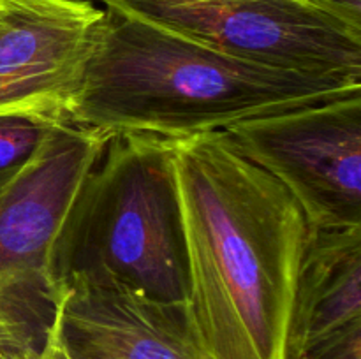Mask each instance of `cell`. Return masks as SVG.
<instances>
[{
  "label": "cell",
  "instance_id": "cell-1",
  "mask_svg": "<svg viewBox=\"0 0 361 359\" xmlns=\"http://www.w3.org/2000/svg\"><path fill=\"white\" fill-rule=\"evenodd\" d=\"M171 141L187 312L210 359H288L310 227L277 178L226 132Z\"/></svg>",
  "mask_w": 361,
  "mask_h": 359
},
{
  "label": "cell",
  "instance_id": "cell-2",
  "mask_svg": "<svg viewBox=\"0 0 361 359\" xmlns=\"http://www.w3.org/2000/svg\"><path fill=\"white\" fill-rule=\"evenodd\" d=\"M69 120L111 134L180 139L361 92V77L235 58L102 7Z\"/></svg>",
  "mask_w": 361,
  "mask_h": 359
},
{
  "label": "cell",
  "instance_id": "cell-3",
  "mask_svg": "<svg viewBox=\"0 0 361 359\" xmlns=\"http://www.w3.org/2000/svg\"><path fill=\"white\" fill-rule=\"evenodd\" d=\"M51 278L109 282L187 305L189 280L171 141L115 134L81 183L62 225Z\"/></svg>",
  "mask_w": 361,
  "mask_h": 359
},
{
  "label": "cell",
  "instance_id": "cell-4",
  "mask_svg": "<svg viewBox=\"0 0 361 359\" xmlns=\"http://www.w3.org/2000/svg\"><path fill=\"white\" fill-rule=\"evenodd\" d=\"M235 58L361 77V35L300 0H90Z\"/></svg>",
  "mask_w": 361,
  "mask_h": 359
},
{
  "label": "cell",
  "instance_id": "cell-5",
  "mask_svg": "<svg viewBox=\"0 0 361 359\" xmlns=\"http://www.w3.org/2000/svg\"><path fill=\"white\" fill-rule=\"evenodd\" d=\"M222 132L289 190L310 229L361 225V92Z\"/></svg>",
  "mask_w": 361,
  "mask_h": 359
},
{
  "label": "cell",
  "instance_id": "cell-6",
  "mask_svg": "<svg viewBox=\"0 0 361 359\" xmlns=\"http://www.w3.org/2000/svg\"><path fill=\"white\" fill-rule=\"evenodd\" d=\"M109 139L104 130L62 122L23 171L0 189V296H32L55 306L56 239Z\"/></svg>",
  "mask_w": 361,
  "mask_h": 359
},
{
  "label": "cell",
  "instance_id": "cell-7",
  "mask_svg": "<svg viewBox=\"0 0 361 359\" xmlns=\"http://www.w3.org/2000/svg\"><path fill=\"white\" fill-rule=\"evenodd\" d=\"M102 14L90 0H0V116L69 120Z\"/></svg>",
  "mask_w": 361,
  "mask_h": 359
},
{
  "label": "cell",
  "instance_id": "cell-8",
  "mask_svg": "<svg viewBox=\"0 0 361 359\" xmlns=\"http://www.w3.org/2000/svg\"><path fill=\"white\" fill-rule=\"evenodd\" d=\"M53 320L69 359H210L185 305L109 282H66Z\"/></svg>",
  "mask_w": 361,
  "mask_h": 359
},
{
  "label": "cell",
  "instance_id": "cell-9",
  "mask_svg": "<svg viewBox=\"0 0 361 359\" xmlns=\"http://www.w3.org/2000/svg\"><path fill=\"white\" fill-rule=\"evenodd\" d=\"M288 359H361V225L310 229L289 319Z\"/></svg>",
  "mask_w": 361,
  "mask_h": 359
},
{
  "label": "cell",
  "instance_id": "cell-10",
  "mask_svg": "<svg viewBox=\"0 0 361 359\" xmlns=\"http://www.w3.org/2000/svg\"><path fill=\"white\" fill-rule=\"evenodd\" d=\"M62 122H67V118L44 115L0 116V189L23 171Z\"/></svg>",
  "mask_w": 361,
  "mask_h": 359
},
{
  "label": "cell",
  "instance_id": "cell-11",
  "mask_svg": "<svg viewBox=\"0 0 361 359\" xmlns=\"http://www.w3.org/2000/svg\"><path fill=\"white\" fill-rule=\"evenodd\" d=\"M51 319L34 306L0 299V359H34Z\"/></svg>",
  "mask_w": 361,
  "mask_h": 359
},
{
  "label": "cell",
  "instance_id": "cell-12",
  "mask_svg": "<svg viewBox=\"0 0 361 359\" xmlns=\"http://www.w3.org/2000/svg\"><path fill=\"white\" fill-rule=\"evenodd\" d=\"M34 359H69L66 351H63L62 341H60L59 336V329H56V324L53 319L48 327V333H46L44 344H42L41 351L34 355Z\"/></svg>",
  "mask_w": 361,
  "mask_h": 359
},
{
  "label": "cell",
  "instance_id": "cell-13",
  "mask_svg": "<svg viewBox=\"0 0 361 359\" xmlns=\"http://www.w3.org/2000/svg\"><path fill=\"white\" fill-rule=\"evenodd\" d=\"M300 2H302V0H300Z\"/></svg>",
  "mask_w": 361,
  "mask_h": 359
}]
</instances>
